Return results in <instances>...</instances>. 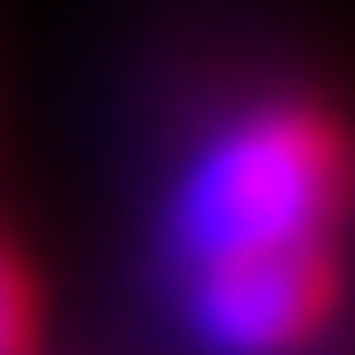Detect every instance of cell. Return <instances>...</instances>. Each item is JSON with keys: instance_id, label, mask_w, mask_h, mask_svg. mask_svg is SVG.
I'll use <instances>...</instances> for the list:
<instances>
[{"instance_id": "cell-2", "label": "cell", "mask_w": 355, "mask_h": 355, "mask_svg": "<svg viewBox=\"0 0 355 355\" xmlns=\"http://www.w3.org/2000/svg\"><path fill=\"white\" fill-rule=\"evenodd\" d=\"M347 306V257H232L174 272V322L198 355H314Z\"/></svg>"}, {"instance_id": "cell-1", "label": "cell", "mask_w": 355, "mask_h": 355, "mask_svg": "<svg viewBox=\"0 0 355 355\" xmlns=\"http://www.w3.org/2000/svg\"><path fill=\"white\" fill-rule=\"evenodd\" d=\"M355 223V124L314 91H248L182 141L157 207L166 265L232 257H306L339 248Z\"/></svg>"}, {"instance_id": "cell-3", "label": "cell", "mask_w": 355, "mask_h": 355, "mask_svg": "<svg viewBox=\"0 0 355 355\" xmlns=\"http://www.w3.org/2000/svg\"><path fill=\"white\" fill-rule=\"evenodd\" d=\"M0 355H42V281L17 240H0Z\"/></svg>"}]
</instances>
